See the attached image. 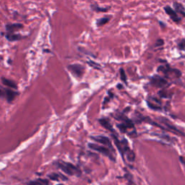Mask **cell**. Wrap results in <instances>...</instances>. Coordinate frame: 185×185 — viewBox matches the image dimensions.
<instances>
[{
	"label": "cell",
	"mask_w": 185,
	"mask_h": 185,
	"mask_svg": "<svg viewBox=\"0 0 185 185\" xmlns=\"http://www.w3.org/2000/svg\"><path fill=\"white\" fill-rule=\"evenodd\" d=\"M113 117L117 120L121 121V123L117 124V127H118L119 131L121 133L127 132V130H132V129H135L134 127V123L133 122L132 119H129L128 117L125 115L124 111L122 112H117L112 114Z\"/></svg>",
	"instance_id": "1"
},
{
	"label": "cell",
	"mask_w": 185,
	"mask_h": 185,
	"mask_svg": "<svg viewBox=\"0 0 185 185\" xmlns=\"http://www.w3.org/2000/svg\"><path fill=\"white\" fill-rule=\"evenodd\" d=\"M111 137H112L114 144L116 145V146H117V148H118L119 152L120 153L123 159H124V155H127L132 153V150L130 149L127 139L123 138L121 140H119L118 137H117V132L111 133Z\"/></svg>",
	"instance_id": "2"
},
{
	"label": "cell",
	"mask_w": 185,
	"mask_h": 185,
	"mask_svg": "<svg viewBox=\"0 0 185 185\" xmlns=\"http://www.w3.org/2000/svg\"><path fill=\"white\" fill-rule=\"evenodd\" d=\"M56 164H57V166L59 169H60L61 171H63L64 172L66 173L69 176H77L79 177L82 174V172H81L80 169L71 163L63 161H59L56 163Z\"/></svg>",
	"instance_id": "3"
},
{
	"label": "cell",
	"mask_w": 185,
	"mask_h": 185,
	"mask_svg": "<svg viewBox=\"0 0 185 185\" xmlns=\"http://www.w3.org/2000/svg\"><path fill=\"white\" fill-rule=\"evenodd\" d=\"M157 72H161L164 75L165 78L168 79L176 78L179 79L182 77V72L178 69L172 68L169 64L166 63L164 65H160L158 67Z\"/></svg>",
	"instance_id": "4"
},
{
	"label": "cell",
	"mask_w": 185,
	"mask_h": 185,
	"mask_svg": "<svg viewBox=\"0 0 185 185\" xmlns=\"http://www.w3.org/2000/svg\"><path fill=\"white\" fill-rule=\"evenodd\" d=\"M88 146L91 150H95V151L102 154V155L104 156H106V157L109 158L110 160H111V161H113V162H116L115 152L110 150L109 148L106 147V146L99 145L98 144L92 143V142L88 143Z\"/></svg>",
	"instance_id": "5"
},
{
	"label": "cell",
	"mask_w": 185,
	"mask_h": 185,
	"mask_svg": "<svg viewBox=\"0 0 185 185\" xmlns=\"http://www.w3.org/2000/svg\"><path fill=\"white\" fill-rule=\"evenodd\" d=\"M158 119H159V121L162 124L164 125V127L167 131H170V132L173 133V134H178V135L185 136L184 133L183 132L182 130H180L179 129L177 128L176 126H174L167 118H165V117H159Z\"/></svg>",
	"instance_id": "6"
},
{
	"label": "cell",
	"mask_w": 185,
	"mask_h": 185,
	"mask_svg": "<svg viewBox=\"0 0 185 185\" xmlns=\"http://www.w3.org/2000/svg\"><path fill=\"white\" fill-rule=\"evenodd\" d=\"M150 84L156 88H165L170 85L166 79L159 75H154L150 78Z\"/></svg>",
	"instance_id": "7"
},
{
	"label": "cell",
	"mask_w": 185,
	"mask_h": 185,
	"mask_svg": "<svg viewBox=\"0 0 185 185\" xmlns=\"http://www.w3.org/2000/svg\"><path fill=\"white\" fill-rule=\"evenodd\" d=\"M68 70L72 73L73 76L77 78H81L85 72V67L80 64H73L67 67Z\"/></svg>",
	"instance_id": "8"
},
{
	"label": "cell",
	"mask_w": 185,
	"mask_h": 185,
	"mask_svg": "<svg viewBox=\"0 0 185 185\" xmlns=\"http://www.w3.org/2000/svg\"><path fill=\"white\" fill-rule=\"evenodd\" d=\"M90 138L92 140H93V141L103 145H105L106 147L109 148V149L112 150V151H114V149H113V145L111 143L110 139L109 138H107V137L103 135H98V136H90Z\"/></svg>",
	"instance_id": "9"
},
{
	"label": "cell",
	"mask_w": 185,
	"mask_h": 185,
	"mask_svg": "<svg viewBox=\"0 0 185 185\" xmlns=\"http://www.w3.org/2000/svg\"><path fill=\"white\" fill-rule=\"evenodd\" d=\"M165 12L166 13V14L169 15V17H170V19L171 20L173 21V23H175L176 24H179L181 22H182V17H180L177 14V12L176 11L174 10L173 8H171L169 5H166L165 6L164 8Z\"/></svg>",
	"instance_id": "10"
},
{
	"label": "cell",
	"mask_w": 185,
	"mask_h": 185,
	"mask_svg": "<svg viewBox=\"0 0 185 185\" xmlns=\"http://www.w3.org/2000/svg\"><path fill=\"white\" fill-rule=\"evenodd\" d=\"M147 104H148V106L149 107L150 109L158 111H161L162 103L159 98L149 96L147 99Z\"/></svg>",
	"instance_id": "11"
},
{
	"label": "cell",
	"mask_w": 185,
	"mask_h": 185,
	"mask_svg": "<svg viewBox=\"0 0 185 185\" xmlns=\"http://www.w3.org/2000/svg\"><path fill=\"white\" fill-rule=\"evenodd\" d=\"M98 122L100 123V124L101 125L103 128L106 129L107 130H109L111 133H116V131L113 128L112 125L110 123V121L107 118H101L98 119Z\"/></svg>",
	"instance_id": "12"
},
{
	"label": "cell",
	"mask_w": 185,
	"mask_h": 185,
	"mask_svg": "<svg viewBox=\"0 0 185 185\" xmlns=\"http://www.w3.org/2000/svg\"><path fill=\"white\" fill-rule=\"evenodd\" d=\"M173 6L177 14H180L182 15V17H185V7L182 3L174 1L173 2Z\"/></svg>",
	"instance_id": "13"
},
{
	"label": "cell",
	"mask_w": 185,
	"mask_h": 185,
	"mask_svg": "<svg viewBox=\"0 0 185 185\" xmlns=\"http://www.w3.org/2000/svg\"><path fill=\"white\" fill-rule=\"evenodd\" d=\"M113 16L112 15H108V16H105L101 18L97 19L96 22V25L97 27H102L105 25H106L107 23H109V21L112 19Z\"/></svg>",
	"instance_id": "14"
},
{
	"label": "cell",
	"mask_w": 185,
	"mask_h": 185,
	"mask_svg": "<svg viewBox=\"0 0 185 185\" xmlns=\"http://www.w3.org/2000/svg\"><path fill=\"white\" fill-rule=\"evenodd\" d=\"M90 9L92 11L95 12H107L108 11L111 9V7H101L98 6L97 3H94L90 5Z\"/></svg>",
	"instance_id": "15"
},
{
	"label": "cell",
	"mask_w": 185,
	"mask_h": 185,
	"mask_svg": "<svg viewBox=\"0 0 185 185\" xmlns=\"http://www.w3.org/2000/svg\"><path fill=\"white\" fill-rule=\"evenodd\" d=\"M5 97L7 98V101L9 103H11L13 100L15 99V97L17 96V92L14 91V90L10 89H5Z\"/></svg>",
	"instance_id": "16"
},
{
	"label": "cell",
	"mask_w": 185,
	"mask_h": 185,
	"mask_svg": "<svg viewBox=\"0 0 185 185\" xmlns=\"http://www.w3.org/2000/svg\"><path fill=\"white\" fill-rule=\"evenodd\" d=\"M23 28V26L20 23H15V24L7 25L6 26V30L9 33H13L17 30H20L21 28Z\"/></svg>",
	"instance_id": "17"
},
{
	"label": "cell",
	"mask_w": 185,
	"mask_h": 185,
	"mask_svg": "<svg viewBox=\"0 0 185 185\" xmlns=\"http://www.w3.org/2000/svg\"><path fill=\"white\" fill-rule=\"evenodd\" d=\"M6 38L9 41H15V40H18L23 38V36L20 34H14L12 33H8L6 35Z\"/></svg>",
	"instance_id": "18"
},
{
	"label": "cell",
	"mask_w": 185,
	"mask_h": 185,
	"mask_svg": "<svg viewBox=\"0 0 185 185\" xmlns=\"http://www.w3.org/2000/svg\"><path fill=\"white\" fill-rule=\"evenodd\" d=\"M49 180L45 179H38L31 181L28 183V185H49Z\"/></svg>",
	"instance_id": "19"
},
{
	"label": "cell",
	"mask_w": 185,
	"mask_h": 185,
	"mask_svg": "<svg viewBox=\"0 0 185 185\" xmlns=\"http://www.w3.org/2000/svg\"><path fill=\"white\" fill-rule=\"evenodd\" d=\"M49 176L50 179L54 181H59L60 180V179H61V180H67V177L65 176L62 174H60V173H51V174H50Z\"/></svg>",
	"instance_id": "20"
},
{
	"label": "cell",
	"mask_w": 185,
	"mask_h": 185,
	"mask_svg": "<svg viewBox=\"0 0 185 185\" xmlns=\"http://www.w3.org/2000/svg\"><path fill=\"white\" fill-rule=\"evenodd\" d=\"M2 83L4 85H5V86L9 87V88H13V89H17V85L15 84V82H13V81H12L10 80H8V79L2 78Z\"/></svg>",
	"instance_id": "21"
},
{
	"label": "cell",
	"mask_w": 185,
	"mask_h": 185,
	"mask_svg": "<svg viewBox=\"0 0 185 185\" xmlns=\"http://www.w3.org/2000/svg\"><path fill=\"white\" fill-rule=\"evenodd\" d=\"M176 49L179 51H185V38H182L176 44Z\"/></svg>",
	"instance_id": "22"
},
{
	"label": "cell",
	"mask_w": 185,
	"mask_h": 185,
	"mask_svg": "<svg viewBox=\"0 0 185 185\" xmlns=\"http://www.w3.org/2000/svg\"><path fill=\"white\" fill-rule=\"evenodd\" d=\"M119 75H120L121 80H122L125 84L127 85V78L126 75V72H125L124 69L120 68V69H119Z\"/></svg>",
	"instance_id": "23"
},
{
	"label": "cell",
	"mask_w": 185,
	"mask_h": 185,
	"mask_svg": "<svg viewBox=\"0 0 185 185\" xmlns=\"http://www.w3.org/2000/svg\"><path fill=\"white\" fill-rule=\"evenodd\" d=\"M159 95L160 97L161 98H171V94L168 92L166 90H161L159 92Z\"/></svg>",
	"instance_id": "24"
},
{
	"label": "cell",
	"mask_w": 185,
	"mask_h": 185,
	"mask_svg": "<svg viewBox=\"0 0 185 185\" xmlns=\"http://www.w3.org/2000/svg\"><path fill=\"white\" fill-rule=\"evenodd\" d=\"M153 135H155L157 137H159V138H161L162 139H163V140H165L166 141H169V142H171V140H172V139H171L169 135H167V134H158V133L154 132L153 133Z\"/></svg>",
	"instance_id": "25"
},
{
	"label": "cell",
	"mask_w": 185,
	"mask_h": 185,
	"mask_svg": "<svg viewBox=\"0 0 185 185\" xmlns=\"http://www.w3.org/2000/svg\"><path fill=\"white\" fill-rule=\"evenodd\" d=\"M87 63H88L90 67H92V68H94V69H98V70H101V65H100L98 63L95 62V61L90 60V61H87Z\"/></svg>",
	"instance_id": "26"
},
{
	"label": "cell",
	"mask_w": 185,
	"mask_h": 185,
	"mask_svg": "<svg viewBox=\"0 0 185 185\" xmlns=\"http://www.w3.org/2000/svg\"><path fill=\"white\" fill-rule=\"evenodd\" d=\"M124 178L126 179L129 182L131 183V184H133V177L132 175L128 172V171H126V173L124 174Z\"/></svg>",
	"instance_id": "27"
},
{
	"label": "cell",
	"mask_w": 185,
	"mask_h": 185,
	"mask_svg": "<svg viewBox=\"0 0 185 185\" xmlns=\"http://www.w3.org/2000/svg\"><path fill=\"white\" fill-rule=\"evenodd\" d=\"M165 42L164 40L162 39V38H159V39H158L156 40L155 44V47H160V46H162L164 45Z\"/></svg>",
	"instance_id": "28"
},
{
	"label": "cell",
	"mask_w": 185,
	"mask_h": 185,
	"mask_svg": "<svg viewBox=\"0 0 185 185\" xmlns=\"http://www.w3.org/2000/svg\"><path fill=\"white\" fill-rule=\"evenodd\" d=\"M179 161H180L181 163H182V165L184 166V167L185 168V159L184 157H182V156H180L179 157Z\"/></svg>",
	"instance_id": "29"
},
{
	"label": "cell",
	"mask_w": 185,
	"mask_h": 185,
	"mask_svg": "<svg viewBox=\"0 0 185 185\" xmlns=\"http://www.w3.org/2000/svg\"><path fill=\"white\" fill-rule=\"evenodd\" d=\"M159 25H160V26H161V28H162V29H163V28H165V27L166 26V24L163 22H162V21H159Z\"/></svg>",
	"instance_id": "30"
},
{
	"label": "cell",
	"mask_w": 185,
	"mask_h": 185,
	"mask_svg": "<svg viewBox=\"0 0 185 185\" xmlns=\"http://www.w3.org/2000/svg\"><path fill=\"white\" fill-rule=\"evenodd\" d=\"M0 96L2 97V96H5V90H3L2 89H0Z\"/></svg>",
	"instance_id": "31"
},
{
	"label": "cell",
	"mask_w": 185,
	"mask_h": 185,
	"mask_svg": "<svg viewBox=\"0 0 185 185\" xmlns=\"http://www.w3.org/2000/svg\"><path fill=\"white\" fill-rule=\"evenodd\" d=\"M117 88H122V86H121V85H120V84H119L118 86H117Z\"/></svg>",
	"instance_id": "32"
},
{
	"label": "cell",
	"mask_w": 185,
	"mask_h": 185,
	"mask_svg": "<svg viewBox=\"0 0 185 185\" xmlns=\"http://www.w3.org/2000/svg\"><path fill=\"white\" fill-rule=\"evenodd\" d=\"M57 185H64V184H57Z\"/></svg>",
	"instance_id": "33"
}]
</instances>
